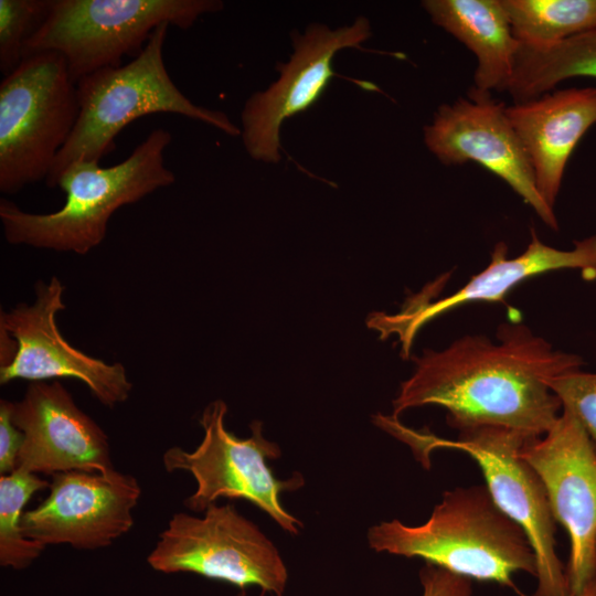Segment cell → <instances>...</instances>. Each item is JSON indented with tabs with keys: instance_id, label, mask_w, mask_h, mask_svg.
Here are the masks:
<instances>
[{
	"instance_id": "13",
	"label": "cell",
	"mask_w": 596,
	"mask_h": 596,
	"mask_svg": "<svg viewBox=\"0 0 596 596\" xmlns=\"http://www.w3.org/2000/svg\"><path fill=\"white\" fill-rule=\"evenodd\" d=\"M370 36V22L364 17L336 30L313 23L304 34L295 33L290 60L277 67L279 78L266 91L254 93L242 110L241 136L253 159L280 160L283 123L320 99L337 75L332 64L340 50L360 47Z\"/></svg>"
},
{
	"instance_id": "12",
	"label": "cell",
	"mask_w": 596,
	"mask_h": 596,
	"mask_svg": "<svg viewBox=\"0 0 596 596\" xmlns=\"http://www.w3.org/2000/svg\"><path fill=\"white\" fill-rule=\"evenodd\" d=\"M491 93L473 87L466 98L443 104L424 127L428 150L445 166L473 161L503 180L552 230L555 212L535 187L529 157L505 113Z\"/></svg>"
},
{
	"instance_id": "25",
	"label": "cell",
	"mask_w": 596,
	"mask_h": 596,
	"mask_svg": "<svg viewBox=\"0 0 596 596\" xmlns=\"http://www.w3.org/2000/svg\"><path fill=\"white\" fill-rule=\"evenodd\" d=\"M23 434L12 422V402L0 401V473L9 475L18 467Z\"/></svg>"
},
{
	"instance_id": "24",
	"label": "cell",
	"mask_w": 596,
	"mask_h": 596,
	"mask_svg": "<svg viewBox=\"0 0 596 596\" xmlns=\"http://www.w3.org/2000/svg\"><path fill=\"white\" fill-rule=\"evenodd\" d=\"M422 596H471V579L441 567L425 564L419 571Z\"/></svg>"
},
{
	"instance_id": "21",
	"label": "cell",
	"mask_w": 596,
	"mask_h": 596,
	"mask_svg": "<svg viewBox=\"0 0 596 596\" xmlns=\"http://www.w3.org/2000/svg\"><path fill=\"white\" fill-rule=\"evenodd\" d=\"M50 482L39 475L15 469L0 477V565L22 570L32 564L45 546L28 539L21 528L23 508Z\"/></svg>"
},
{
	"instance_id": "1",
	"label": "cell",
	"mask_w": 596,
	"mask_h": 596,
	"mask_svg": "<svg viewBox=\"0 0 596 596\" xmlns=\"http://www.w3.org/2000/svg\"><path fill=\"white\" fill-rule=\"evenodd\" d=\"M413 374L393 400V417L409 408L437 405L460 433L503 428L538 438L562 413L549 381L579 370L582 356L556 350L520 321L501 323L496 340L468 334L441 350L413 356Z\"/></svg>"
},
{
	"instance_id": "6",
	"label": "cell",
	"mask_w": 596,
	"mask_h": 596,
	"mask_svg": "<svg viewBox=\"0 0 596 596\" xmlns=\"http://www.w3.org/2000/svg\"><path fill=\"white\" fill-rule=\"evenodd\" d=\"M79 115L76 84L53 51L25 56L0 83V191L46 180Z\"/></svg>"
},
{
	"instance_id": "15",
	"label": "cell",
	"mask_w": 596,
	"mask_h": 596,
	"mask_svg": "<svg viewBox=\"0 0 596 596\" xmlns=\"http://www.w3.org/2000/svg\"><path fill=\"white\" fill-rule=\"evenodd\" d=\"M12 422L23 434L17 469L49 476L115 469L107 435L58 381L31 382L12 402Z\"/></svg>"
},
{
	"instance_id": "26",
	"label": "cell",
	"mask_w": 596,
	"mask_h": 596,
	"mask_svg": "<svg viewBox=\"0 0 596 596\" xmlns=\"http://www.w3.org/2000/svg\"><path fill=\"white\" fill-rule=\"evenodd\" d=\"M568 596H596V578L593 579L581 593Z\"/></svg>"
},
{
	"instance_id": "23",
	"label": "cell",
	"mask_w": 596,
	"mask_h": 596,
	"mask_svg": "<svg viewBox=\"0 0 596 596\" xmlns=\"http://www.w3.org/2000/svg\"><path fill=\"white\" fill-rule=\"evenodd\" d=\"M549 386L562 409L576 417L596 449V373L571 371L551 379Z\"/></svg>"
},
{
	"instance_id": "8",
	"label": "cell",
	"mask_w": 596,
	"mask_h": 596,
	"mask_svg": "<svg viewBox=\"0 0 596 596\" xmlns=\"http://www.w3.org/2000/svg\"><path fill=\"white\" fill-rule=\"evenodd\" d=\"M227 405L222 400L207 404L199 419L203 438L192 451L170 447L162 462L168 472L188 471L196 483L195 491L184 500L193 512H204L221 498L244 499L270 517L285 532L297 535L302 522L281 504L284 491H295L305 485L300 473L280 480L273 473L268 460L280 457L279 446L265 438L263 423H251V436L240 438L225 427Z\"/></svg>"
},
{
	"instance_id": "7",
	"label": "cell",
	"mask_w": 596,
	"mask_h": 596,
	"mask_svg": "<svg viewBox=\"0 0 596 596\" xmlns=\"http://www.w3.org/2000/svg\"><path fill=\"white\" fill-rule=\"evenodd\" d=\"M391 434L407 443L427 466L434 449H455L471 457L496 504L522 529L533 549L538 583L532 596L570 595L566 568L556 551L557 522L540 476L521 454L529 438L488 427L460 433L456 440H449L412 430L401 423L394 424Z\"/></svg>"
},
{
	"instance_id": "27",
	"label": "cell",
	"mask_w": 596,
	"mask_h": 596,
	"mask_svg": "<svg viewBox=\"0 0 596 596\" xmlns=\"http://www.w3.org/2000/svg\"><path fill=\"white\" fill-rule=\"evenodd\" d=\"M235 596H247L245 592H241L240 594L235 595Z\"/></svg>"
},
{
	"instance_id": "16",
	"label": "cell",
	"mask_w": 596,
	"mask_h": 596,
	"mask_svg": "<svg viewBox=\"0 0 596 596\" xmlns=\"http://www.w3.org/2000/svg\"><path fill=\"white\" fill-rule=\"evenodd\" d=\"M565 269L581 272L585 280L596 279V235L575 241L571 249H558L543 243L531 228V240L520 255L508 258L507 244L499 242L489 265L455 292L434 302L411 305L397 315L376 313L371 316L369 326L377 329L381 338L398 334L407 358L414 336L434 318L470 302H502L522 281Z\"/></svg>"
},
{
	"instance_id": "17",
	"label": "cell",
	"mask_w": 596,
	"mask_h": 596,
	"mask_svg": "<svg viewBox=\"0 0 596 596\" xmlns=\"http://www.w3.org/2000/svg\"><path fill=\"white\" fill-rule=\"evenodd\" d=\"M505 113L529 157L538 192L554 210L567 161L596 124V86L549 92L507 106Z\"/></svg>"
},
{
	"instance_id": "20",
	"label": "cell",
	"mask_w": 596,
	"mask_h": 596,
	"mask_svg": "<svg viewBox=\"0 0 596 596\" xmlns=\"http://www.w3.org/2000/svg\"><path fill=\"white\" fill-rule=\"evenodd\" d=\"M514 38L545 46L596 28V0H501Z\"/></svg>"
},
{
	"instance_id": "9",
	"label": "cell",
	"mask_w": 596,
	"mask_h": 596,
	"mask_svg": "<svg viewBox=\"0 0 596 596\" xmlns=\"http://www.w3.org/2000/svg\"><path fill=\"white\" fill-rule=\"evenodd\" d=\"M164 574L193 573L281 596L288 571L277 546L231 504L213 503L195 517L177 512L147 557Z\"/></svg>"
},
{
	"instance_id": "2",
	"label": "cell",
	"mask_w": 596,
	"mask_h": 596,
	"mask_svg": "<svg viewBox=\"0 0 596 596\" xmlns=\"http://www.w3.org/2000/svg\"><path fill=\"white\" fill-rule=\"evenodd\" d=\"M369 546L379 553L422 558L454 574L518 590L513 576L535 577L536 560L522 531L493 501L485 486L444 492L419 525L397 519L368 530Z\"/></svg>"
},
{
	"instance_id": "14",
	"label": "cell",
	"mask_w": 596,
	"mask_h": 596,
	"mask_svg": "<svg viewBox=\"0 0 596 596\" xmlns=\"http://www.w3.org/2000/svg\"><path fill=\"white\" fill-rule=\"evenodd\" d=\"M49 490L43 501L23 512L22 531L44 546L78 550L107 547L126 534L141 494L137 479L116 469L55 473Z\"/></svg>"
},
{
	"instance_id": "3",
	"label": "cell",
	"mask_w": 596,
	"mask_h": 596,
	"mask_svg": "<svg viewBox=\"0 0 596 596\" xmlns=\"http://www.w3.org/2000/svg\"><path fill=\"white\" fill-rule=\"evenodd\" d=\"M171 140L168 130L157 128L118 164L103 168L89 160L70 163L56 182L66 195L57 211L29 213L1 199L4 238L13 245L86 255L104 241L108 222L119 207L174 183L175 175L164 163V150Z\"/></svg>"
},
{
	"instance_id": "22",
	"label": "cell",
	"mask_w": 596,
	"mask_h": 596,
	"mask_svg": "<svg viewBox=\"0 0 596 596\" xmlns=\"http://www.w3.org/2000/svg\"><path fill=\"white\" fill-rule=\"evenodd\" d=\"M52 0H0V70L3 76L23 60L25 42L45 20Z\"/></svg>"
},
{
	"instance_id": "5",
	"label": "cell",
	"mask_w": 596,
	"mask_h": 596,
	"mask_svg": "<svg viewBox=\"0 0 596 596\" xmlns=\"http://www.w3.org/2000/svg\"><path fill=\"white\" fill-rule=\"evenodd\" d=\"M222 9L219 0H52L24 44L23 58L57 52L76 84L98 70L121 66L125 55L138 56L162 23L189 29L201 15Z\"/></svg>"
},
{
	"instance_id": "18",
	"label": "cell",
	"mask_w": 596,
	"mask_h": 596,
	"mask_svg": "<svg viewBox=\"0 0 596 596\" xmlns=\"http://www.w3.org/2000/svg\"><path fill=\"white\" fill-rule=\"evenodd\" d=\"M422 6L435 24L476 56L473 88L508 91L520 42L501 0H426Z\"/></svg>"
},
{
	"instance_id": "4",
	"label": "cell",
	"mask_w": 596,
	"mask_h": 596,
	"mask_svg": "<svg viewBox=\"0 0 596 596\" xmlns=\"http://www.w3.org/2000/svg\"><path fill=\"white\" fill-rule=\"evenodd\" d=\"M169 25H159L141 53L126 65L98 70L76 83L79 115L45 180L47 187H56L60 174L74 161L99 162L115 150L117 135L146 115L178 114L232 137L242 134L226 114L195 105L175 86L163 60Z\"/></svg>"
},
{
	"instance_id": "19",
	"label": "cell",
	"mask_w": 596,
	"mask_h": 596,
	"mask_svg": "<svg viewBox=\"0 0 596 596\" xmlns=\"http://www.w3.org/2000/svg\"><path fill=\"white\" fill-rule=\"evenodd\" d=\"M573 77L596 78V28L552 45L520 44L508 92L528 102Z\"/></svg>"
},
{
	"instance_id": "10",
	"label": "cell",
	"mask_w": 596,
	"mask_h": 596,
	"mask_svg": "<svg viewBox=\"0 0 596 596\" xmlns=\"http://www.w3.org/2000/svg\"><path fill=\"white\" fill-rule=\"evenodd\" d=\"M64 289L55 276L47 283L38 280L34 302H21L1 311L0 330L14 340L15 351L9 363L0 365V384L14 380L74 379L83 382L106 407L125 403L132 390L125 366L93 358L61 334L56 317L66 308L62 298Z\"/></svg>"
},
{
	"instance_id": "11",
	"label": "cell",
	"mask_w": 596,
	"mask_h": 596,
	"mask_svg": "<svg viewBox=\"0 0 596 596\" xmlns=\"http://www.w3.org/2000/svg\"><path fill=\"white\" fill-rule=\"evenodd\" d=\"M522 457L540 476L553 515L567 532L570 595L596 578V449L576 417L562 413L543 436L528 439Z\"/></svg>"
},
{
	"instance_id": "28",
	"label": "cell",
	"mask_w": 596,
	"mask_h": 596,
	"mask_svg": "<svg viewBox=\"0 0 596 596\" xmlns=\"http://www.w3.org/2000/svg\"><path fill=\"white\" fill-rule=\"evenodd\" d=\"M595 557H596V544H595Z\"/></svg>"
}]
</instances>
